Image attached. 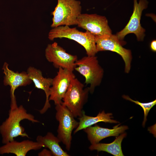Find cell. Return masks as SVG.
<instances>
[{"label": "cell", "instance_id": "obj_1", "mask_svg": "<svg viewBox=\"0 0 156 156\" xmlns=\"http://www.w3.org/2000/svg\"><path fill=\"white\" fill-rule=\"evenodd\" d=\"M24 119H27L33 123L39 122L35 119L33 115L28 113L23 105L10 107L8 117L0 125V133L3 144L13 141L14 138L19 136L29 138L25 132L24 128L21 125V121Z\"/></svg>", "mask_w": 156, "mask_h": 156}, {"label": "cell", "instance_id": "obj_2", "mask_svg": "<svg viewBox=\"0 0 156 156\" xmlns=\"http://www.w3.org/2000/svg\"><path fill=\"white\" fill-rule=\"evenodd\" d=\"M48 38L51 41L56 38H62L73 40L83 46L87 55L94 56L97 53L95 36L87 31L83 32L76 27L71 28L67 25L60 26L53 28L49 33Z\"/></svg>", "mask_w": 156, "mask_h": 156}, {"label": "cell", "instance_id": "obj_3", "mask_svg": "<svg viewBox=\"0 0 156 156\" xmlns=\"http://www.w3.org/2000/svg\"><path fill=\"white\" fill-rule=\"evenodd\" d=\"M81 2L77 0H57L51 13L53 16L51 27L77 25V19L81 14Z\"/></svg>", "mask_w": 156, "mask_h": 156}, {"label": "cell", "instance_id": "obj_4", "mask_svg": "<svg viewBox=\"0 0 156 156\" xmlns=\"http://www.w3.org/2000/svg\"><path fill=\"white\" fill-rule=\"evenodd\" d=\"M75 66L74 69L84 77L85 83L90 85L89 92L93 93L95 88L101 84L104 75V70L97 57L95 55L84 56L77 59Z\"/></svg>", "mask_w": 156, "mask_h": 156}, {"label": "cell", "instance_id": "obj_5", "mask_svg": "<svg viewBox=\"0 0 156 156\" xmlns=\"http://www.w3.org/2000/svg\"><path fill=\"white\" fill-rule=\"evenodd\" d=\"M89 89L75 77L72 80L62 100V103L75 118L81 116L83 106L87 101Z\"/></svg>", "mask_w": 156, "mask_h": 156}, {"label": "cell", "instance_id": "obj_6", "mask_svg": "<svg viewBox=\"0 0 156 156\" xmlns=\"http://www.w3.org/2000/svg\"><path fill=\"white\" fill-rule=\"evenodd\" d=\"M55 105V118L59 123L57 137L68 151L71 146L72 131L77 127L79 122L75 119L72 113L62 103Z\"/></svg>", "mask_w": 156, "mask_h": 156}, {"label": "cell", "instance_id": "obj_7", "mask_svg": "<svg viewBox=\"0 0 156 156\" xmlns=\"http://www.w3.org/2000/svg\"><path fill=\"white\" fill-rule=\"evenodd\" d=\"M97 52L110 51L116 53L122 58L125 64V71L129 73L130 70L132 60L131 50L123 47L120 40L116 36L112 34L101 36H95Z\"/></svg>", "mask_w": 156, "mask_h": 156}, {"label": "cell", "instance_id": "obj_8", "mask_svg": "<svg viewBox=\"0 0 156 156\" xmlns=\"http://www.w3.org/2000/svg\"><path fill=\"white\" fill-rule=\"evenodd\" d=\"M45 55L47 60L52 63L55 68L66 69L73 72L74 70L75 63L77 60V56L67 53L57 42L48 44Z\"/></svg>", "mask_w": 156, "mask_h": 156}, {"label": "cell", "instance_id": "obj_9", "mask_svg": "<svg viewBox=\"0 0 156 156\" xmlns=\"http://www.w3.org/2000/svg\"><path fill=\"white\" fill-rule=\"evenodd\" d=\"M134 6L133 14L125 27L118 32L116 36L120 41L122 40L127 35L130 33L135 34L138 41H142L145 36V30L141 26L140 23L143 10L148 6L147 0H133Z\"/></svg>", "mask_w": 156, "mask_h": 156}, {"label": "cell", "instance_id": "obj_10", "mask_svg": "<svg viewBox=\"0 0 156 156\" xmlns=\"http://www.w3.org/2000/svg\"><path fill=\"white\" fill-rule=\"evenodd\" d=\"M75 77L73 71L60 68L57 75L53 79L50 88L49 101L55 104H61L73 79Z\"/></svg>", "mask_w": 156, "mask_h": 156}, {"label": "cell", "instance_id": "obj_11", "mask_svg": "<svg viewBox=\"0 0 156 156\" xmlns=\"http://www.w3.org/2000/svg\"><path fill=\"white\" fill-rule=\"evenodd\" d=\"M77 25L95 36L112 34L106 17L96 14H81L77 19Z\"/></svg>", "mask_w": 156, "mask_h": 156}, {"label": "cell", "instance_id": "obj_12", "mask_svg": "<svg viewBox=\"0 0 156 156\" xmlns=\"http://www.w3.org/2000/svg\"><path fill=\"white\" fill-rule=\"evenodd\" d=\"M8 66V64L6 62L4 63L2 69L5 75L3 83L4 85H8L10 87V105L14 106L17 104L14 95L15 90L19 87L29 85L32 81L27 72L25 71L20 73L18 72H15L10 69Z\"/></svg>", "mask_w": 156, "mask_h": 156}, {"label": "cell", "instance_id": "obj_13", "mask_svg": "<svg viewBox=\"0 0 156 156\" xmlns=\"http://www.w3.org/2000/svg\"><path fill=\"white\" fill-rule=\"evenodd\" d=\"M119 125L114 127L112 129L104 128L96 125L90 126L84 129L87 134L88 139L91 144L99 143L102 139L108 137L118 136L128 129L127 126L119 127Z\"/></svg>", "mask_w": 156, "mask_h": 156}, {"label": "cell", "instance_id": "obj_14", "mask_svg": "<svg viewBox=\"0 0 156 156\" xmlns=\"http://www.w3.org/2000/svg\"><path fill=\"white\" fill-rule=\"evenodd\" d=\"M44 147L43 144L29 140L18 142L14 140L0 147V154L13 153L17 156H25L29 151Z\"/></svg>", "mask_w": 156, "mask_h": 156}, {"label": "cell", "instance_id": "obj_15", "mask_svg": "<svg viewBox=\"0 0 156 156\" xmlns=\"http://www.w3.org/2000/svg\"><path fill=\"white\" fill-rule=\"evenodd\" d=\"M27 72L30 79L34 83L35 87L43 90L45 94V103L43 108L39 110L40 114H43L51 107L49 98L53 79L44 77L41 71L32 66L28 68Z\"/></svg>", "mask_w": 156, "mask_h": 156}, {"label": "cell", "instance_id": "obj_16", "mask_svg": "<svg viewBox=\"0 0 156 156\" xmlns=\"http://www.w3.org/2000/svg\"><path fill=\"white\" fill-rule=\"evenodd\" d=\"M112 113H106L104 111L99 112L95 117L86 115L83 111L81 116L78 117L79 124L74 131V133L100 122L110 123H119L118 121L112 119Z\"/></svg>", "mask_w": 156, "mask_h": 156}, {"label": "cell", "instance_id": "obj_17", "mask_svg": "<svg viewBox=\"0 0 156 156\" xmlns=\"http://www.w3.org/2000/svg\"><path fill=\"white\" fill-rule=\"evenodd\" d=\"M36 140L37 142L43 144L44 147L48 148L52 152L53 156H70L60 146L59 143L61 142L60 140L51 132H47L44 136H38Z\"/></svg>", "mask_w": 156, "mask_h": 156}, {"label": "cell", "instance_id": "obj_18", "mask_svg": "<svg viewBox=\"0 0 156 156\" xmlns=\"http://www.w3.org/2000/svg\"><path fill=\"white\" fill-rule=\"evenodd\" d=\"M126 135V133L121 134L116 137L115 140L110 143H98L91 144L89 148L91 151H105L115 156H123L124 155L121 148V143Z\"/></svg>", "mask_w": 156, "mask_h": 156}, {"label": "cell", "instance_id": "obj_19", "mask_svg": "<svg viewBox=\"0 0 156 156\" xmlns=\"http://www.w3.org/2000/svg\"><path fill=\"white\" fill-rule=\"evenodd\" d=\"M122 97L124 99L133 102L140 105L142 108L144 112V118L142 122V126L144 127L147 120L146 117L148 114L151 109L156 104V100H155L149 103H142L138 101H135L132 99L127 95H123Z\"/></svg>", "mask_w": 156, "mask_h": 156}, {"label": "cell", "instance_id": "obj_20", "mask_svg": "<svg viewBox=\"0 0 156 156\" xmlns=\"http://www.w3.org/2000/svg\"><path fill=\"white\" fill-rule=\"evenodd\" d=\"M38 155L39 156H53V155L50 150L44 149L38 153Z\"/></svg>", "mask_w": 156, "mask_h": 156}, {"label": "cell", "instance_id": "obj_21", "mask_svg": "<svg viewBox=\"0 0 156 156\" xmlns=\"http://www.w3.org/2000/svg\"><path fill=\"white\" fill-rule=\"evenodd\" d=\"M150 48L151 50L154 52L156 51V41L155 40L152 41L150 44Z\"/></svg>", "mask_w": 156, "mask_h": 156}]
</instances>
